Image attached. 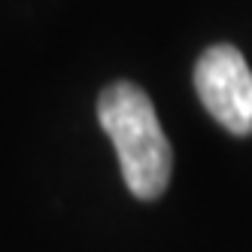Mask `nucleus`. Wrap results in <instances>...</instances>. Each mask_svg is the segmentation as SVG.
<instances>
[{
    "instance_id": "f257e3e1",
    "label": "nucleus",
    "mask_w": 252,
    "mask_h": 252,
    "mask_svg": "<svg viewBox=\"0 0 252 252\" xmlns=\"http://www.w3.org/2000/svg\"><path fill=\"white\" fill-rule=\"evenodd\" d=\"M97 119L113 140L125 186L140 201L164 194L173 170V149L161 131L149 94L134 82H113L97 97Z\"/></svg>"
},
{
    "instance_id": "f03ea898",
    "label": "nucleus",
    "mask_w": 252,
    "mask_h": 252,
    "mask_svg": "<svg viewBox=\"0 0 252 252\" xmlns=\"http://www.w3.org/2000/svg\"><path fill=\"white\" fill-rule=\"evenodd\" d=\"M194 88L225 131L252 134V70L240 49L228 43L210 46L194 64Z\"/></svg>"
}]
</instances>
